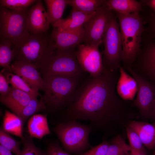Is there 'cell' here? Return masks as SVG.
Wrapping results in <instances>:
<instances>
[{"instance_id": "11", "label": "cell", "mask_w": 155, "mask_h": 155, "mask_svg": "<svg viewBox=\"0 0 155 155\" xmlns=\"http://www.w3.org/2000/svg\"><path fill=\"white\" fill-rule=\"evenodd\" d=\"M98 47V46L79 44L76 51L77 58L81 68L92 77L100 75L104 69L102 53Z\"/></svg>"}, {"instance_id": "38", "label": "cell", "mask_w": 155, "mask_h": 155, "mask_svg": "<svg viewBox=\"0 0 155 155\" xmlns=\"http://www.w3.org/2000/svg\"><path fill=\"white\" fill-rule=\"evenodd\" d=\"M146 5L148 6L152 9L155 15V0L145 1Z\"/></svg>"}, {"instance_id": "27", "label": "cell", "mask_w": 155, "mask_h": 155, "mask_svg": "<svg viewBox=\"0 0 155 155\" xmlns=\"http://www.w3.org/2000/svg\"><path fill=\"white\" fill-rule=\"evenodd\" d=\"M12 43L6 41H0V65L5 70L11 72L10 63L15 57V51Z\"/></svg>"}, {"instance_id": "1", "label": "cell", "mask_w": 155, "mask_h": 155, "mask_svg": "<svg viewBox=\"0 0 155 155\" xmlns=\"http://www.w3.org/2000/svg\"><path fill=\"white\" fill-rule=\"evenodd\" d=\"M119 76L117 71L104 67L100 75L87 80L77 89L67 109L65 122L88 120L93 129L109 134L124 119L130 118L133 115L131 105L116 91Z\"/></svg>"}, {"instance_id": "10", "label": "cell", "mask_w": 155, "mask_h": 155, "mask_svg": "<svg viewBox=\"0 0 155 155\" xmlns=\"http://www.w3.org/2000/svg\"><path fill=\"white\" fill-rule=\"evenodd\" d=\"M112 14L105 3L99 7L85 22L83 26L84 42L85 45L99 46L102 43L103 35Z\"/></svg>"}, {"instance_id": "21", "label": "cell", "mask_w": 155, "mask_h": 155, "mask_svg": "<svg viewBox=\"0 0 155 155\" xmlns=\"http://www.w3.org/2000/svg\"><path fill=\"white\" fill-rule=\"evenodd\" d=\"M23 122L20 118L14 113L5 110L3 119L2 129L7 132L24 139L23 134Z\"/></svg>"}, {"instance_id": "33", "label": "cell", "mask_w": 155, "mask_h": 155, "mask_svg": "<svg viewBox=\"0 0 155 155\" xmlns=\"http://www.w3.org/2000/svg\"><path fill=\"white\" fill-rule=\"evenodd\" d=\"M44 155H71L57 142H52L47 146Z\"/></svg>"}, {"instance_id": "20", "label": "cell", "mask_w": 155, "mask_h": 155, "mask_svg": "<svg viewBox=\"0 0 155 155\" xmlns=\"http://www.w3.org/2000/svg\"><path fill=\"white\" fill-rule=\"evenodd\" d=\"M27 127L29 136L40 139L51 133L46 115L35 114L28 120Z\"/></svg>"}, {"instance_id": "36", "label": "cell", "mask_w": 155, "mask_h": 155, "mask_svg": "<svg viewBox=\"0 0 155 155\" xmlns=\"http://www.w3.org/2000/svg\"><path fill=\"white\" fill-rule=\"evenodd\" d=\"M5 76L1 72L0 73V93L1 96L7 95L10 91L11 87Z\"/></svg>"}, {"instance_id": "18", "label": "cell", "mask_w": 155, "mask_h": 155, "mask_svg": "<svg viewBox=\"0 0 155 155\" xmlns=\"http://www.w3.org/2000/svg\"><path fill=\"white\" fill-rule=\"evenodd\" d=\"M127 125L134 129L139 136L144 145L148 149L155 148V124L147 122L129 121Z\"/></svg>"}, {"instance_id": "37", "label": "cell", "mask_w": 155, "mask_h": 155, "mask_svg": "<svg viewBox=\"0 0 155 155\" xmlns=\"http://www.w3.org/2000/svg\"><path fill=\"white\" fill-rule=\"evenodd\" d=\"M9 150L0 145V155H13Z\"/></svg>"}, {"instance_id": "34", "label": "cell", "mask_w": 155, "mask_h": 155, "mask_svg": "<svg viewBox=\"0 0 155 155\" xmlns=\"http://www.w3.org/2000/svg\"><path fill=\"white\" fill-rule=\"evenodd\" d=\"M106 155H127L120 144L116 136L110 142Z\"/></svg>"}, {"instance_id": "13", "label": "cell", "mask_w": 155, "mask_h": 155, "mask_svg": "<svg viewBox=\"0 0 155 155\" xmlns=\"http://www.w3.org/2000/svg\"><path fill=\"white\" fill-rule=\"evenodd\" d=\"M26 22L30 34L46 33L49 29L51 23L41 1L37 0L27 11Z\"/></svg>"}, {"instance_id": "8", "label": "cell", "mask_w": 155, "mask_h": 155, "mask_svg": "<svg viewBox=\"0 0 155 155\" xmlns=\"http://www.w3.org/2000/svg\"><path fill=\"white\" fill-rule=\"evenodd\" d=\"M27 9L16 11L0 7V41L10 42L13 46L29 34L27 27Z\"/></svg>"}, {"instance_id": "29", "label": "cell", "mask_w": 155, "mask_h": 155, "mask_svg": "<svg viewBox=\"0 0 155 155\" xmlns=\"http://www.w3.org/2000/svg\"><path fill=\"white\" fill-rule=\"evenodd\" d=\"M35 0H0V7L16 11H22L36 2Z\"/></svg>"}, {"instance_id": "3", "label": "cell", "mask_w": 155, "mask_h": 155, "mask_svg": "<svg viewBox=\"0 0 155 155\" xmlns=\"http://www.w3.org/2000/svg\"><path fill=\"white\" fill-rule=\"evenodd\" d=\"M79 77L58 75L43 78L45 83L44 94L40 100L53 109L68 107L74 100Z\"/></svg>"}, {"instance_id": "2", "label": "cell", "mask_w": 155, "mask_h": 155, "mask_svg": "<svg viewBox=\"0 0 155 155\" xmlns=\"http://www.w3.org/2000/svg\"><path fill=\"white\" fill-rule=\"evenodd\" d=\"M122 47V61L124 69L131 66L140 51L141 36L145 30L139 12L127 15L117 13Z\"/></svg>"}, {"instance_id": "14", "label": "cell", "mask_w": 155, "mask_h": 155, "mask_svg": "<svg viewBox=\"0 0 155 155\" xmlns=\"http://www.w3.org/2000/svg\"><path fill=\"white\" fill-rule=\"evenodd\" d=\"M11 72L21 77L32 86L38 90H44L45 81L33 64L16 61L10 66Z\"/></svg>"}, {"instance_id": "32", "label": "cell", "mask_w": 155, "mask_h": 155, "mask_svg": "<svg viewBox=\"0 0 155 155\" xmlns=\"http://www.w3.org/2000/svg\"><path fill=\"white\" fill-rule=\"evenodd\" d=\"M110 143L104 140L95 146L92 147L86 151L78 155H106Z\"/></svg>"}, {"instance_id": "41", "label": "cell", "mask_w": 155, "mask_h": 155, "mask_svg": "<svg viewBox=\"0 0 155 155\" xmlns=\"http://www.w3.org/2000/svg\"><path fill=\"white\" fill-rule=\"evenodd\" d=\"M152 155H155V150Z\"/></svg>"}, {"instance_id": "12", "label": "cell", "mask_w": 155, "mask_h": 155, "mask_svg": "<svg viewBox=\"0 0 155 155\" xmlns=\"http://www.w3.org/2000/svg\"><path fill=\"white\" fill-rule=\"evenodd\" d=\"M142 77L155 85V42L148 43L140 49L131 66Z\"/></svg>"}, {"instance_id": "9", "label": "cell", "mask_w": 155, "mask_h": 155, "mask_svg": "<svg viewBox=\"0 0 155 155\" xmlns=\"http://www.w3.org/2000/svg\"><path fill=\"white\" fill-rule=\"evenodd\" d=\"M125 69L135 79L137 85V96L131 106L137 108L142 117H152L155 106V85L136 73L131 66Z\"/></svg>"}, {"instance_id": "19", "label": "cell", "mask_w": 155, "mask_h": 155, "mask_svg": "<svg viewBox=\"0 0 155 155\" xmlns=\"http://www.w3.org/2000/svg\"><path fill=\"white\" fill-rule=\"evenodd\" d=\"M95 13L88 14L72 10L67 17L62 19L52 25L54 28L61 30L73 31L79 30L84 27V24Z\"/></svg>"}, {"instance_id": "15", "label": "cell", "mask_w": 155, "mask_h": 155, "mask_svg": "<svg viewBox=\"0 0 155 155\" xmlns=\"http://www.w3.org/2000/svg\"><path fill=\"white\" fill-rule=\"evenodd\" d=\"M55 48L61 50H66L75 48L82 42L85 37L84 27L78 30L63 31L54 28L51 35Z\"/></svg>"}, {"instance_id": "25", "label": "cell", "mask_w": 155, "mask_h": 155, "mask_svg": "<svg viewBox=\"0 0 155 155\" xmlns=\"http://www.w3.org/2000/svg\"><path fill=\"white\" fill-rule=\"evenodd\" d=\"M6 75L9 83L13 87L26 92L33 98H37L40 95L38 90L18 75L10 72Z\"/></svg>"}, {"instance_id": "23", "label": "cell", "mask_w": 155, "mask_h": 155, "mask_svg": "<svg viewBox=\"0 0 155 155\" xmlns=\"http://www.w3.org/2000/svg\"><path fill=\"white\" fill-rule=\"evenodd\" d=\"M47 13L51 24L52 25L63 19L62 16L68 4V0H44Z\"/></svg>"}, {"instance_id": "31", "label": "cell", "mask_w": 155, "mask_h": 155, "mask_svg": "<svg viewBox=\"0 0 155 155\" xmlns=\"http://www.w3.org/2000/svg\"><path fill=\"white\" fill-rule=\"evenodd\" d=\"M30 136H26L22 142L23 146L20 155H44V152L36 147Z\"/></svg>"}, {"instance_id": "5", "label": "cell", "mask_w": 155, "mask_h": 155, "mask_svg": "<svg viewBox=\"0 0 155 155\" xmlns=\"http://www.w3.org/2000/svg\"><path fill=\"white\" fill-rule=\"evenodd\" d=\"M93 128L73 120L58 124L53 129L66 152L78 155L92 147L89 141Z\"/></svg>"}, {"instance_id": "16", "label": "cell", "mask_w": 155, "mask_h": 155, "mask_svg": "<svg viewBox=\"0 0 155 155\" xmlns=\"http://www.w3.org/2000/svg\"><path fill=\"white\" fill-rule=\"evenodd\" d=\"M119 76L116 85L117 93L126 101H132L137 93V85L135 79L127 73L121 66L119 69Z\"/></svg>"}, {"instance_id": "7", "label": "cell", "mask_w": 155, "mask_h": 155, "mask_svg": "<svg viewBox=\"0 0 155 155\" xmlns=\"http://www.w3.org/2000/svg\"><path fill=\"white\" fill-rule=\"evenodd\" d=\"M102 43L104 46L102 53L104 67L117 71L121 66L122 47L119 24L113 13L103 35Z\"/></svg>"}, {"instance_id": "6", "label": "cell", "mask_w": 155, "mask_h": 155, "mask_svg": "<svg viewBox=\"0 0 155 155\" xmlns=\"http://www.w3.org/2000/svg\"><path fill=\"white\" fill-rule=\"evenodd\" d=\"M75 48L66 50L55 49L46 56L38 66L43 78L58 75L80 76L83 70Z\"/></svg>"}, {"instance_id": "22", "label": "cell", "mask_w": 155, "mask_h": 155, "mask_svg": "<svg viewBox=\"0 0 155 155\" xmlns=\"http://www.w3.org/2000/svg\"><path fill=\"white\" fill-rule=\"evenodd\" d=\"M106 4L110 10L124 15L139 12L142 9L141 3L134 0H108Z\"/></svg>"}, {"instance_id": "28", "label": "cell", "mask_w": 155, "mask_h": 155, "mask_svg": "<svg viewBox=\"0 0 155 155\" xmlns=\"http://www.w3.org/2000/svg\"><path fill=\"white\" fill-rule=\"evenodd\" d=\"M21 142L14 139L1 127L0 130V144L16 155H20L22 150L20 149Z\"/></svg>"}, {"instance_id": "30", "label": "cell", "mask_w": 155, "mask_h": 155, "mask_svg": "<svg viewBox=\"0 0 155 155\" xmlns=\"http://www.w3.org/2000/svg\"><path fill=\"white\" fill-rule=\"evenodd\" d=\"M126 130L129 142V146L134 150L146 155V151L136 132L132 128L127 125Z\"/></svg>"}, {"instance_id": "17", "label": "cell", "mask_w": 155, "mask_h": 155, "mask_svg": "<svg viewBox=\"0 0 155 155\" xmlns=\"http://www.w3.org/2000/svg\"><path fill=\"white\" fill-rule=\"evenodd\" d=\"M11 89L6 95L0 96V101L16 114L29 103L33 98L22 91L11 86Z\"/></svg>"}, {"instance_id": "40", "label": "cell", "mask_w": 155, "mask_h": 155, "mask_svg": "<svg viewBox=\"0 0 155 155\" xmlns=\"http://www.w3.org/2000/svg\"><path fill=\"white\" fill-rule=\"evenodd\" d=\"M154 119V124H155V106L153 111L152 117Z\"/></svg>"}, {"instance_id": "39", "label": "cell", "mask_w": 155, "mask_h": 155, "mask_svg": "<svg viewBox=\"0 0 155 155\" xmlns=\"http://www.w3.org/2000/svg\"><path fill=\"white\" fill-rule=\"evenodd\" d=\"M150 26L152 33L155 39V15H154L151 21Z\"/></svg>"}, {"instance_id": "35", "label": "cell", "mask_w": 155, "mask_h": 155, "mask_svg": "<svg viewBox=\"0 0 155 155\" xmlns=\"http://www.w3.org/2000/svg\"><path fill=\"white\" fill-rule=\"evenodd\" d=\"M120 144L127 155H146L132 148L124 141L120 135H116Z\"/></svg>"}, {"instance_id": "4", "label": "cell", "mask_w": 155, "mask_h": 155, "mask_svg": "<svg viewBox=\"0 0 155 155\" xmlns=\"http://www.w3.org/2000/svg\"><path fill=\"white\" fill-rule=\"evenodd\" d=\"M16 61L36 66L55 49L46 33L29 34L13 46Z\"/></svg>"}, {"instance_id": "26", "label": "cell", "mask_w": 155, "mask_h": 155, "mask_svg": "<svg viewBox=\"0 0 155 155\" xmlns=\"http://www.w3.org/2000/svg\"><path fill=\"white\" fill-rule=\"evenodd\" d=\"M46 106L42 100H38L37 98H35L15 114L20 118L24 123L31 116L45 109Z\"/></svg>"}, {"instance_id": "24", "label": "cell", "mask_w": 155, "mask_h": 155, "mask_svg": "<svg viewBox=\"0 0 155 155\" xmlns=\"http://www.w3.org/2000/svg\"><path fill=\"white\" fill-rule=\"evenodd\" d=\"M106 1L105 0H68V4L71 7L73 10L91 14L105 4Z\"/></svg>"}]
</instances>
